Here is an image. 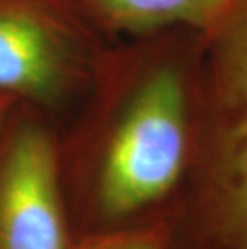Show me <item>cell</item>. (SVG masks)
Masks as SVG:
<instances>
[{
	"label": "cell",
	"mask_w": 247,
	"mask_h": 249,
	"mask_svg": "<svg viewBox=\"0 0 247 249\" xmlns=\"http://www.w3.org/2000/svg\"><path fill=\"white\" fill-rule=\"evenodd\" d=\"M204 34L170 28L113 42L72 109L71 151L98 219L124 222L177 198L196 130Z\"/></svg>",
	"instance_id": "1"
},
{
	"label": "cell",
	"mask_w": 247,
	"mask_h": 249,
	"mask_svg": "<svg viewBox=\"0 0 247 249\" xmlns=\"http://www.w3.org/2000/svg\"><path fill=\"white\" fill-rule=\"evenodd\" d=\"M177 198L194 249H247V0L204 34L196 130Z\"/></svg>",
	"instance_id": "2"
},
{
	"label": "cell",
	"mask_w": 247,
	"mask_h": 249,
	"mask_svg": "<svg viewBox=\"0 0 247 249\" xmlns=\"http://www.w3.org/2000/svg\"><path fill=\"white\" fill-rule=\"evenodd\" d=\"M111 44L71 0H0V97L72 113Z\"/></svg>",
	"instance_id": "3"
},
{
	"label": "cell",
	"mask_w": 247,
	"mask_h": 249,
	"mask_svg": "<svg viewBox=\"0 0 247 249\" xmlns=\"http://www.w3.org/2000/svg\"><path fill=\"white\" fill-rule=\"evenodd\" d=\"M0 249H66L53 119L21 103L0 119Z\"/></svg>",
	"instance_id": "4"
},
{
	"label": "cell",
	"mask_w": 247,
	"mask_h": 249,
	"mask_svg": "<svg viewBox=\"0 0 247 249\" xmlns=\"http://www.w3.org/2000/svg\"><path fill=\"white\" fill-rule=\"evenodd\" d=\"M104 39L129 37L170 28L209 34L246 0H71Z\"/></svg>",
	"instance_id": "5"
},
{
	"label": "cell",
	"mask_w": 247,
	"mask_h": 249,
	"mask_svg": "<svg viewBox=\"0 0 247 249\" xmlns=\"http://www.w3.org/2000/svg\"><path fill=\"white\" fill-rule=\"evenodd\" d=\"M164 230L159 225L115 235L101 249H164Z\"/></svg>",
	"instance_id": "6"
},
{
	"label": "cell",
	"mask_w": 247,
	"mask_h": 249,
	"mask_svg": "<svg viewBox=\"0 0 247 249\" xmlns=\"http://www.w3.org/2000/svg\"><path fill=\"white\" fill-rule=\"evenodd\" d=\"M12 105H13L12 100L5 98V97H0V119H2V116L7 113L8 108L12 107Z\"/></svg>",
	"instance_id": "7"
}]
</instances>
